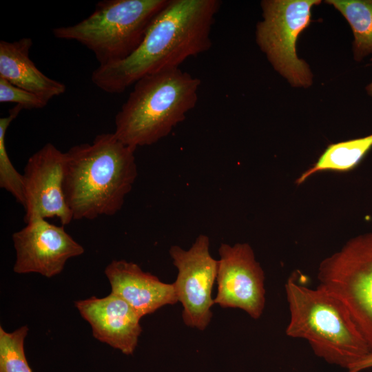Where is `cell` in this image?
Segmentation results:
<instances>
[{
    "instance_id": "obj_15",
    "label": "cell",
    "mask_w": 372,
    "mask_h": 372,
    "mask_svg": "<svg viewBox=\"0 0 372 372\" xmlns=\"http://www.w3.org/2000/svg\"><path fill=\"white\" fill-rule=\"evenodd\" d=\"M372 147V134L328 146L315 165L297 179L302 183L316 172L326 170L347 171L353 168Z\"/></svg>"
},
{
    "instance_id": "obj_19",
    "label": "cell",
    "mask_w": 372,
    "mask_h": 372,
    "mask_svg": "<svg viewBox=\"0 0 372 372\" xmlns=\"http://www.w3.org/2000/svg\"><path fill=\"white\" fill-rule=\"evenodd\" d=\"M0 102L14 103L23 109H41L47 105L48 101L39 96L19 87L5 79L0 77Z\"/></svg>"
},
{
    "instance_id": "obj_17",
    "label": "cell",
    "mask_w": 372,
    "mask_h": 372,
    "mask_svg": "<svg viewBox=\"0 0 372 372\" xmlns=\"http://www.w3.org/2000/svg\"><path fill=\"white\" fill-rule=\"evenodd\" d=\"M23 107L15 105L7 116L0 118V187L10 193L20 204L23 203V175L13 166L6 147V134L11 122Z\"/></svg>"
},
{
    "instance_id": "obj_12",
    "label": "cell",
    "mask_w": 372,
    "mask_h": 372,
    "mask_svg": "<svg viewBox=\"0 0 372 372\" xmlns=\"http://www.w3.org/2000/svg\"><path fill=\"white\" fill-rule=\"evenodd\" d=\"M74 305L90 324L94 338L123 354H133L142 332L141 318L126 301L110 293L75 301Z\"/></svg>"
},
{
    "instance_id": "obj_10",
    "label": "cell",
    "mask_w": 372,
    "mask_h": 372,
    "mask_svg": "<svg viewBox=\"0 0 372 372\" xmlns=\"http://www.w3.org/2000/svg\"><path fill=\"white\" fill-rule=\"evenodd\" d=\"M64 152L47 143L33 154L23 169L24 222L57 218L61 225L73 216L63 189Z\"/></svg>"
},
{
    "instance_id": "obj_1",
    "label": "cell",
    "mask_w": 372,
    "mask_h": 372,
    "mask_svg": "<svg viewBox=\"0 0 372 372\" xmlns=\"http://www.w3.org/2000/svg\"><path fill=\"white\" fill-rule=\"evenodd\" d=\"M221 1L169 0L150 24L136 50L121 61L99 65L92 82L110 94L122 93L142 77L177 68L188 58L207 51Z\"/></svg>"
},
{
    "instance_id": "obj_8",
    "label": "cell",
    "mask_w": 372,
    "mask_h": 372,
    "mask_svg": "<svg viewBox=\"0 0 372 372\" xmlns=\"http://www.w3.org/2000/svg\"><path fill=\"white\" fill-rule=\"evenodd\" d=\"M169 254L178 269L173 285L183 307V322L203 331L212 318L211 291L218 270V260L209 252V238L200 234L189 249L174 245Z\"/></svg>"
},
{
    "instance_id": "obj_5",
    "label": "cell",
    "mask_w": 372,
    "mask_h": 372,
    "mask_svg": "<svg viewBox=\"0 0 372 372\" xmlns=\"http://www.w3.org/2000/svg\"><path fill=\"white\" fill-rule=\"evenodd\" d=\"M169 0H103L81 21L52 29L54 37L76 41L105 65L125 59L142 42L150 24Z\"/></svg>"
},
{
    "instance_id": "obj_3",
    "label": "cell",
    "mask_w": 372,
    "mask_h": 372,
    "mask_svg": "<svg viewBox=\"0 0 372 372\" xmlns=\"http://www.w3.org/2000/svg\"><path fill=\"white\" fill-rule=\"evenodd\" d=\"M200 84V79L180 68L142 77L117 112L114 134L135 149L157 143L194 108Z\"/></svg>"
},
{
    "instance_id": "obj_14",
    "label": "cell",
    "mask_w": 372,
    "mask_h": 372,
    "mask_svg": "<svg viewBox=\"0 0 372 372\" xmlns=\"http://www.w3.org/2000/svg\"><path fill=\"white\" fill-rule=\"evenodd\" d=\"M32 45L30 37L14 41H0V77L48 102L63 94L66 87L37 68L29 55Z\"/></svg>"
},
{
    "instance_id": "obj_16",
    "label": "cell",
    "mask_w": 372,
    "mask_h": 372,
    "mask_svg": "<svg viewBox=\"0 0 372 372\" xmlns=\"http://www.w3.org/2000/svg\"><path fill=\"white\" fill-rule=\"evenodd\" d=\"M350 24L354 35L353 50L357 61L372 53V0H328Z\"/></svg>"
},
{
    "instance_id": "obj_7",
    "label": "cell",
    "mask_w": 372,
    "mask_h": 372,
    "mask_svg": "<svg viewBox=\"0 0 372 372\" xmlns=\"http://www.w3.org/2000/svg\"><path fill=\"white\" fill-rule=\"evenodd\" d=\"M318 0H265L263 20L256 26V41L276 70L293 86L307 87L312 75L308 65L297 56L299 34L309 25L311 9Z\"/></svg>"
},
{
    "instance_id": "obj_21",
    "label": "cell",
    "mask_w": 372,
    "mask_h": 372,
    "mask_svg": "<svg viewBox=\"0 0 372 372\" xmlns=\"http://www.w3.org/2000/svg\"><path fill=\"white\" fill-rule=\"evenodd\" d=\"M366 91H367L368 94L372 96V83H370L369 85H367Z\"/></svg>"
},
{
    "instance_id": "obj_6",
    "label": "cell",
    "mask_w": 372,
    "mask_h": 372,
    "mask_svg": "<svg viewBox=\"0 0 372 372\" xmlns=\"http://www.w3.org/2000/svg\"><path fill=\"white\" fill-rule=\"evenodd\" d=\"M318 287L346 307L372 353V233L349 240L324 259Z\"/></svg>"
},
{
    "instance_id": "obj_11",
    "label": "cell",
    "mask_w": 372,
    "mask_h": 372,
    "mask_svg": "<svg viewBox=\"0 0 372 372\" xmlns=\"http://www.w3.org/2000/svg\"><path fill=\"white\" fill-rule=\"evenodd\" d=\"M12 241L16 251L13 271L19 274L37 273L52 278L63 270L68 260L85 251L64 226L45 219L26 223L12 234Z\"/></svg>"
},
{
    "instance_id": "obj_2",
    "label": "cell",
    "mask_w": 372,
    "mask_h": 372,
    "mask_svg": "<svg viewBox=\"0 0 372 372\" xmlns=\"http://www.w3.org/2000/svg\"><path fill=\"white\" fill-rule=\"evenodd\" d=\"M135 151L113 132L64 152L63 189L73 220H93L121 210L138 174Z\"/></svg>"
},
{
    "instance_id": "obj_9",
    "label": "cell",
    "mask_w": 372,
    "mask_h": 372,
    "mask_svg": "<svg viewBox=\"0 0 372 372\" xmlns=\"http://www.w3.org/2000/svg\"><path fill=\"white\" fill-rule=\"evenodd\" d=\"M218 253L214 304L242 309L258 319L265 305V274L251 247L245 242L222 243Z\"/></svg>"
},
{
    "instance_id": "obj_13",
    "label": "cell",
    "mask_w": 372,
    "mask_h": 372,
    "mask_svg": "<svg viewBox=\"0 0 372 372\" xmlns=\"http://www.w3.org/2000/svg\"><path fill=\"white\" fill-rule=\"evenodd\" d=\"M111 293L126 301L141 317L178 300L173 284L161 281L136 263L114 260L105 269Z\"/></svg>"
},
{
    "instance_id": "obj_18",
    "label": "cell",
    "mask_w": 372,
    "mask_h": 372,
    "mask_svg": "<svg viewBox=\"0 0 372 372\" xmlns=\"http://www.w3.org/2000/svg\"><path fill=\"white\" fill-rule=\"evenodd\" d=\"M28 332L25 325L12 332L0 326V372H32L24 350Z\"/></svg>"
},
{
    "instance_id": "obj_20",
    "label": "cell",
    "mask_w": 372,
    "mask_h": 372,
    "mask_svg": "<svg viewBox=\"0 0 372 372\" xmlns=\"http://www.w3.org/2000/svg\"><path fill=\"white\" fill-rule=\"evenodd\" d=\"M370 368H372V353H370L360 361L352 365L347 370V372H360Z\"/></svg>"
},
{
    "instance_id": "obj_4",
    "label": "cell",
    "mask_w": 372,
    "mask_h": 372,
    "mask_svg": "<svg viewBox=\"0 0 372 372\" xmlns=\"http://www.w3.org/2000/svg\"><path fill=\"white\" fill-rule=\"evenodd\" d=\"M289 321L285 333L307 340L314 353L349 369L371 353L349 311L320 287L313 289L291 276L285 285Z\"/></svg>"
}]
</instances>
